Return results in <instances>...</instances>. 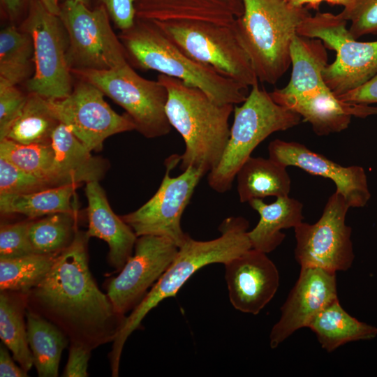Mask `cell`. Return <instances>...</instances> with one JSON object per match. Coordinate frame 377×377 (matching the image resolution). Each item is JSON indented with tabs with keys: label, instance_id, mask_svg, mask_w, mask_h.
I'll return each mask as SVG.
<instances>
[{
	"label": "cell",
	"instance_id": "42",
	"mask_svg": "<svg viewBox=\"0 0 377 377\" xmlns=\"http://www.w3.org/2000/svg\"><path fill=\"white\" fill-rule=\"evenodd\" d=\"M337 97L342 101L353 104L377 103V73L359 87Z\"/></svg>",
	"mask_w": 377,
	"mask_h": 377
},
{
	"label": "cell",
	"instance_id": "36",
	"mask_svg": "<svg viewBox=\"0 0 377 377\" xmlns=\"http://www.w3.org/2000/svg\"><path fill=\"white\" fill-rule=\"evenodd\" d=\"M53 187L47 180L28 173L0 158V195L29 193Z\"/></svg>",
	"mask_w": 377,
	"mask_h": 377
},
{
	"label": "cell",
	"instance_id": "4",
	"mask_svg": "<svg viewBox=\"0 0 377 377\" xmlns=\"http://www.w3.org/2000/svg\"><path fill=\"white\" fill-rule=\"evenodd\" d=\"M157 80L168 90V121L185 143V151L179 156L180 169L193 167L209 172L227 145L234 105L218 104L200 89L173 77L160 73Z\"/></svg>",
	"mask_w": 377,
	"mask_h": 377
},
{
	"label": "cell",
	"instance_id": "43",
	"mask_svg": "<svg viewBox=\"0 0 377 377\" xmlns=\"http://www.w3.org/2000/svg\"><path fill=\"white\" fill-rule=\"evenodd\" d=\"M0 376L1 377H27V371L18 367L10 357L7 349L0 347Z\"/></svg>",
	"mask_w": 377,
	"mask_h": 377
},
{
	"label": "cell",
	"instance_id": "27",
	"mask_svg": "<svg viewBox=\"0 0 377 377\" xmlns=\"http://www.w3.org/2000/svg\"><path fill=\"white\" fill-rule=\"evenodd\" d=\"M27 341L40 377H57L63 350L69 339L57 325L27 308Z\"/></svg>",
	"mask_w": 377,
	"mask_h": 377
},
{
	"label": "cell",
	"instance_id": "11",
	"mask_svg": "<svg viewBox=\"0 0 377 377\" xmlns=\"http://www.w3.org/2000/svg\"><path fill=\"white\" fill-rule=\"evenodd\" d=\"M349 208L344 197L335 191L316 223L302 221L294 228L295 258L301 267L337 272L352 266L355 258L352 229L346 223Z\"/></svg>",
	"mask_w": 377,
	"mask_h": 377
},
{
	"label": "cell",
	"instance_id": "3",
	"mask_svg": "<svg viewBox=\"0 0 377 377\" xmlns=\"http://www.w3.org/2000/svg\"><path fill=\"white\" fill-rule=\"evenodd\" d=\"M118 37L128 62L135 68L181 80L221 105L242 103L249 95L248 86L188 56L154 22L135 18Z\"/></svg>",
	"mask_w": 377,
	"mask_h": 377
},
{
	"label": "cell",
	"instance_id": "45",
	"mask_svg": "<svg viewBox=\"0 0 377 377\" xmlns=\"http://www.w3.org/2000/svg\"><path fill=\"white\" fill-rule=\"evenodd\" d=\"M323 1L328 3V0H288L289 3L294 7L302 8L306 5L313 9H318Z\"/></svg>",
	"mask_w": 377,
	"mask_h": 377
},
{
	"label": "cell",
	"instance_id": "33",
	"mask_svg": "<svg viewBox=\"0 0 377 377\" xmlns=\"http://www.w3.org/2000/svg\"><path fill=\"white\" fill-rule=\"evenodd\" d=\"M77 212H61L31 220L29 238L35 253H59L73 242L76 230Z\"/></svg>",
	"mask_w": 377,
	"mask_h": 377
},
{
	"label": "cell",
	"instance_id": "39",
	"mask_svg": "<svg viewBox=\"0 0 377 377\" xmlns=\"http://www.w3.org/2000/svg\"><path fill=\"white\" fill-rule=\"evenodd\" d=\"M27 97V94L16 85L0 82V140L23 107Z\"/></svg>",
	"mask_w": 377,
	"mask_h": 377
},
{
	"label": "cell",
	"instance_id": "17",
	"mask_svg": "<svg viewBox=\"0 0 377 377\" xmlns=\"http://www.w3.org/2000/svg\"><path fill=\"white\" fill-rule=\"evenodd\" d=\"M230 302L243 313L256 315L272 300L279 274L267 253L250 249L224 264Z\"/></svg>",
	"mask_w": 377,
	"mask_h": 377
},
{
	"label": "cell",
	"instance_id": "24",
	"mask_svg": "<svg viewBox=\"0 0 377 377\" xmlns=\"http://www.w3.org/2000/svg\"><path fill=\"white\" fill-rule=\"evenodd\" d=\"M298 114L311 124L318 135H327L346 129L353 117V104L342 101L327 88L302 98L282 100L276 103Z\"/></svg>",
	"mask_w": 377,
	"mask_h": 377
},
{
	"label": "cell",
	"instance_id": "41",
	"mask_svg": "<svg viewBox=\"0 0 377 377\" xmlns=\"http://www.w3.org/2000/svg\"><path fill=\"white\" fill-rule=\"evenodd\" d=\"M91 352L84 347L70 343L68 358L62 376H88L87 367Z\"/></svg>",
	"mask_w": 377,
	"mask_h": 377
},
{
	"label": "cell",
	"instance_id": "49",
	"mask_svg": "<svg viewBox=\"0 0 377 377\" xmlns=\"http://www.w3.org/2000/svg\"><path fill=\"white\" fill-rule=\"evenodd\" d=\"M88 6L89 0H77Z\"/></svg>",
	"mask_w": 377,
	"mask_h": 377
},
{
	"label": "cell",
	"instance_id": "16",
	"mask_svg": "<svg viewBox=\"0 0 377 377\" xmlns=\"http://www.w3.org/2000/svg\"><path fill=\"white\" fill-rule=\"evenodd\" d=\"M268 153L270 158L286 168L295 166L330 179L350 207H363L371 198L367 177L361 166H343L301 143L279 139L270 142Z\"/></svg>",
	"mask_w": 377,
	"mask_h": 377
},
{
	"label": "cell",
	"instance_id": "30",
	"mask_svg": "<svg viewBox=\"0 0 377 377\" xmlns=\"http://www.w3.org/2000/svg\"><path fill=\"white\" fill-rule=\"evenodd\" d=\"M80 186L71 184L36 192L0 195L1 214H22L31 219L61 212H75L71 200Z\"/></svg>",
	"mask_w": 377,
	"mask_h": 377
},
{
	"label": "cell",
	"instance_id": "31",
	"mask_svg": "<svg viewBox=\"0 0 377 377\" xmlns=\"http://www.w3.org/2000/svg\"><path fill=\"white\" fill-rule=\"evenodd\" d=\"M34 62V43L31 35L15 26L0 32V82L12 85L27 81Z\"/></svg>",
	"mask_w": 377,
	"mask_h": 377
},
{
	"label": "cell",
	"instance_id": "1",
	"mask_svg": "<svg viewBox=\"0 0 377 377\" xmlns=\"http://www.w3.org/2000/svg\"><path fill=\"white\" fill-rule=\"evenodd\" d=\"M86 232L77 229L45 277L27 293V308L57 325L70 343L92 350L113 342L125 315L118 313L89 267Z\"/></svg>",
	"mask_w": 377,
	"mask_h": 377
},
{
	"label": "cell",
	"instance_id": "50",
	"mask_svg": "<svg viewBox=\"0 0 377 377\" xmlns=\"http://www.w3.org/2000/svg\"><path fill=\"white\" fill-rule=\"evenodd\" d=\"M286 1H288V0H286Z\"/></svg>",
	"mask_w": 377,
	"mask_h": 377
},
{
	"label": "cell",
	"instance_id": "14",
	"mask_svg": "<svg viewBox=\"0 0 377 377\" xmlns=\"http://www.w3.org/2000/svg\"><path fill=\"white\" fill-rule=\"evenodd\" d=\"M178 250L175 242L164 237H138L133 254L108 285L107 295L118 313L125 315L141 302L148 289L171 265Z\"/></svg>",
	"mask_w": 377,
	"mask_h": 377
},
{
	"label": "cell",
	"instance_id": "47",
	"mask_svg": "<svg viewBox=\"0 0 377 377\" xmlns=\"http://www.w3.org/2000/svg\"><path fill=\"white\" fill-rule=\"evenodd\" d=\"M362 109V114L363 117H366L372 114H377V107L369 106V105H363Z\"/></svg>",
	"mask_w": 377,
	"mask_h": 377
},
{
	"label": "cell",
	"instance_id": "37",
	"mask_svg": "<svg viewBox=\"0 0 377 377\" xmlns=\"http://www.w3.org/2000/svg\"><path fill=\"white\" fill-rule=\"evenodd\" d=\"M31 221L1 223L0 258H12L35 253L29 238Z\"/></svg>",
	"mask_w": 377,
	"mask_h": 377
},
{
	"label": "cell",
	"instance_id": "40",
	"mask_svg": "<svg viewBox=\"0 0 377 377\" xmlns=\"http://www.w3.org/2000/svg\"><path fill=\"white\" fill-rule=\"evenodd\" d=\"M110 17L121 30L131 27L136 18L135 0H101Z\"/></svg>",
	"mask_w": 377,
	"mask_h": 377
},
{
	"label": "cell",
	"instance_id": "32",
	"mask_svg": "<svg viewBox=\"0 0 377 377\" xmlns=\"http://www.w3.org/2000/svg\"><path fill=\"white\" fill-rule=\"evenodd\" d=\"M59 253L0 258V290L27 293L45 277Z\"/></svg>",
	"mask_w": 377,
	"mask_h": 377
},
{
	"label": "cell",
	"instance_id": "8",
	"mask_svg": "<svg viewBox=\"0 0 377 377\" xmlns=\"http://www.w3.org/2000/svg\"><path fill=\"white\" fill-rule=\"evenodd\" d=\"M72 75L87 81L123 108L135 130L147 138L168 134L172 126L165 107L167 89L158 81L141 77L127 63L108 71L73 70Z\"/></svg>",
	"mask_w": 377,
	"mask_h": 377
},
{
	"label": "cell",
	"instance_id": "29",
	"mask_svg": "<svg viewBox=\"0 0 377 377\" xmlns=\"http://www.w3.org/2000/svg\"><path fill=\"white\" fill-rule=\"evenodd\" d=\"M59 123L48 99L29 92L23 107L2 139L25 145L49 143Z\"/></svg>",
	"mask_w": 377,
	"mask_h": 377
},
{
	"label": "cell",
	"instance_id": "5",
	"mask_svg": "<svg viewBox=\"0 0 377 377\" xmlns=\"http://www.w3.org/2000/svg\"><path fill=\"white\" fill-rule=\"evenodd\" d=\"M235 22L238 38L259 81L276 83L290 65V47L301 22L310 15L286 0H242Z\"/></svg>",
	"mask_w": 377,
	"mask_h": 377
},
{
	"label": "cell",
	"instance_id": "21",
	"mask_svg": "<svg viewBox=\"0 0 377 377\" xmlns=\"http://www.w3.org/2000/svg\"><path fill=\"white\" fill-rule=\"evenodd\" d=\"M136 18L197 20L232 24L244 11L242 0H135Z\"/></svg>",
	"mask_w": 377,
	"mask_h": 377
},
{
	"label": "cell",
	"instance_id": "25",
	"mask_svg": "<svg viewBox=\"0 0 377 377\" xmlns=\"http://www.w3.org/2000/svg\"><path fill=\"white\" fill-rule=\"evenodd\" d=\"M237 191L241 202L268 196L289 195L291 179L286 168L269 157H249L237 175Z\"/></svg>",
	"mask_w": 377,
	"mask_h": 377
},
{
	"label": "cell",
	"instance_id": "19",
	"mask_svg": "<svg viewBox=\"0 0 377 377\" xmlns=\"http://www.w3.org/2000/svg\"><path fill=\"white\" fill-rule=\"evenodd\" d=\"M292 73L288 84L269 92L273 100L302 98L314 95L328 87L323 73L328 56L323 42L295 34L290 47Z\"/></svg>",
	"mask_w": 377,
	"mask_h": 377
},
{
	"label": "cell",
	"instance_id": "26",
	"mask_svg": "<svg viewBox=\"0 0 377 377\" xmlns=\"http://www.w3.org/2000/svg\"><path fill=\"white\" fill-rule=\"evenodd\" d=\"M308 328L316 334L322 348L329 353L348 342L369 340L377 335V327L351 316L341 306L338 298L320 311Z\"/></svg>",
	"mask_w": 377,
	"mask_h": 377
},
{
	"label": "cell",
	"instance_id": "2",
	"mask_svg": "<svg viewBox=\"0 0 377 377\" xmlns=\"http://www.w3.org/2000/svg\"><path fill=\"white\" fill-rule=\"evenodd\" d=\"M249 222L241 216L226 219L220 225L221 235L208 241H198L188 235L179 246L178 253L165 272L154 284L141 302L126 317L124 324L113 341L110 354L112 375L119 376L121 351L128 337L138 329L146 315L161 301L174 297L203 267L226 264L252 249L248 236Z\"/></svg>",
	"mask_w": 377,
	"mask_h": 377
},
{
	"label": "cell",
	"instance_id": "10",
	"mask_svg": "<svg viewBox=\"0 0 377 377\" xmlns=\"http://www.w3.org/2000/svg\"><path fill=\"white\" fill-rule=\"evenodd\" d=\"M20 29L34 43V74L27 81L29 92L47 98H63L73 91L72 73L67 62L68 37L59 15L40 0H30Z\"/></svg>",
	"mask_w": 377,
	"mask_h": 377
},
{
	"label": "cell",
	"instance_id": "23",
	"mask_svg": "<svg viewBox=\"0 0 377 377\" xmlns=\"http://www.w3.org/2000/svg\"><path fill=\"white\" fill-rule=\"evenodd\" d=\"M248 202L260 216L257 225L248 231L251 247L265 253L274 251L283 242L286 235L281 230L294 228L304 219L302 203L289 195L277 197L271 204L262 199Z\"/></svg>",
	"mask_w": 377,
	"mask_h": 377
},
{
	"label": "cell",
	"instance_id": "38",
	"mask_svg": "<svg viewBox=\"0 0 377 377\" xmlns=\"http://www.w3.org/2000/svg\"><path fill=\"white\" fill-rule=\"evenodd\" d=\"M341 13L350 22L348 30L354 39L368 34L377 35V0H356Z\"/></svg>",
	"mask_w": 377,
	"mask_h": 377
},
{
	"label": "cell",
	"instance_id": "44",
	"mask_svg": "<svg viewBox=\"0 0 377 377\" xmlns=\"http://www.w3.org/2000/svg\"><path fill=\"white\" fill-rule=\"evenodd\" d=\"M8 15L11 18L17 17L22 10L26 3L30 0H1Z\"/></svg>",
	"mask_w": 377,
	"mask_h": 377
},
{
	"label": "cell",
	"instance_id": "7",
	"mask_svg": "<svg viewBox=\"0 0 377 377\" xmlns=\"http://www.w3.org/2000/svg\"><path fill=\"white\" fill-rule=\"evenodd\" d=\"M154 22L184 52L246 86L258 83L251 59L237 34L235 22L197 20Z\"/></svg>",
	"mask_w": 377,
	"mask_h": 377
},
{
	"label": "cell",
	"instance_id": "28",
	"mask_svg": "<svg viewBox=\"0 0 377 377\" xmlns=\"http://www.w3.org/2000/svg\"><path fill=\"white\" fill-rule=\"evenodd\" d=\"M27 293L3 290L0 294V338L26 371L34 365L27 341L25 316Z\"/></svg>",
	"mask_w": 377,
	"mask_h": 377
},
{
	"label": "cell",
	"instance_id": "46",
	"mask_svg": "<svg viewBox=\"0 0 377 377\" xmlns=\"http://www.w3.org/2000/svg\"><path fill=\"white\" fill-rule=\"evenodd\" d=\"M46 8L52 13L59 15L60 13V5L58 0H40Z\"/></svg>",
	"mask_w": 377,
	"mask_h": 377
},
{
	"label": "cell",
	"instance_id": "12",
	"mask_svg": "<svg viewBox=\"0 0 377 377\" xmlns=\"http://www.w3.org/2000/svg\"><path fill=\"white\" fill-rule=\"evenodd\" d=\"M179 162V155L169 156L165 161V173L154 195L135 211L121 216L137 237L161 236L170 239L179 247L188 235L182 230V216L205 174L189 167L179 176L171 177L170 171Z\"/></svg>",
	"mask_w": 377,
	"mask_h": 377
},
{
	"label": "cell",
	"instance_id": "13",
	"mask_svg": "<svg viewBox=\"0 0 377 377\" xmlns=\"http://www.w3.org/2000/svg\"><path fill=\"white\" fill-rule=\"evenodd\" d=\"M103 93L81 80L63 98H47L60 123L66 125L91 151H100L110 136L135 130L127 114H119L107 103Z\"/></svg>",
	"mask_w": 377,
	"mask_h": 377
},
{
	"label": "cell",
	"instance_id": "9",
	"mask_svg": "<svg viewBox=\"0 0 377 377\" xmlns=\"http://www.w3.org/2000/svg\"><path fill=\"white\" fill-rule=\"evenodd\" d=\"M59 17L68 37L66 58L71 71H108L128 63L103 5L91 10L79 1L66 0L60 5Z\"/></svg>",
	"mask_w": 377,
	"mask_h": 377
},
{
	"label": "cell",
	"instance_id": "22",
	"mask_svg": "<svg viewBox=\"0 0 377 377\" xmlns=\"http://www.w3.org/2000/svg\"><path fill=\"white\" fill-rule=\"evenodd\" d=\"M335 52V60L325 67L323 76L337 96L359 87L377 73V40L350 39Z\"/></svg>",
	"mask_w": 377,
	"mask_h": 377
},
{
	"label": "cell",
	"instance_id": "18",
	"mask_svg": "<svg viewBox=\"0 0 377 377\" xmlns=\"http://www.w3.org/2000/svg\"><path fill=\"white\" fill-rule=\"evenodd\" d=\"M89 238L98 237L108 245V262L120 271L132 256L137 235L132 228L112 209L106 193L99 182L86 184Z\"/></svg>",
	"mask_w": 377,
	"mask_h": 377
},
{
	"label": "cell",
	"instance_id": "6",
	"mask_svg": "<svg viewBox=\"0 0 377 377\" xmlns=\"http://www.w3.org/2000/svg\"><path fill=\"white\" fill-rule=\"evenodd\" d=\"M246 100L234 108L230 137L218 165L209 172V186L218 193L229 191L242 164L271 134L296 126L301 117L276 103L269 92L251 87Z\"/></svg>",
	"mask_w": 377,
	"mask_h": 377
},
{
	"label": "cell",
	"instance_id": "48",
	"mask_svg": "<svg viewBox=\"0 0 377 377\" xmlns=\"http://www.w3.org/2000/svg\"><path fill=\"white\" fill-rule=\"evenodd\" d=\"M356 0H328V3L332 5H341L345 8H348L353 5Z\"/></svg>",
	"mask_w": 377,
	"mask_h": 377
},
{
	"label": "cell",
	"instance_id": "15",
	"mask_svg": "<svg viewBox=\"0 0 377 377\" xmlns=\"http://www.w3.org/2000/svg\"><path fill=\"white\" fill-rule=\"evenodd\" d=\"M336 272L312 267H301L299 277L281 308L269 343L279 346L297 330L308 327L316 316L337 299Z\"/></svg>",
	"mask_w": 377,
	"mask_h": 377
},
{
	"label": "cell",
	"instance_id": "35",
	"mask_svg": "<svg viewBox=\"0 0 377 377\" xmlns=\"http://www.w3.org/2000/svg\"><path fill=\"white\" fill-rule=\"evenodd\" d=\"M348 22L341 13L334 15L318 12L304 19L297 27V34L318 39L326 48L336 52L347 40L354 39L347 28Z\"/></svg>",
	"mask_w": 377,
	"mask_h": 377
},
{
	"label": "cell",
	"instance_id": "34",
	"mask_svg": "<svg viewBox=\"0 0 377 377\" xmlns=\"http://www.w3.org/2000/svg\"><path fill=\"white\" fill-rule=\"evenodd\" d=\"M0 158L58 187L54 179V154L51 142L25 145L4 138L0 140Z\"/></svg>",
	"mask_w": 377,
	"mask_h": 377
},
{
	"label": "cell",
	"instance_id": "20",
	"mask_svg": "<svg viewBox=\"0 0 377 377\" xmlns=\"http://www.w3.org/2000/svg\"><path fill=\"white\" fill-rule=\"evenodd\" d=\"M54 149V179L57 186L99 182L109 168L108 162L94 156L64 124L59 123L51 136Z\"/></svg>",
	"mask_w": 377,
	"mask_h": 377
}]
</instances>
